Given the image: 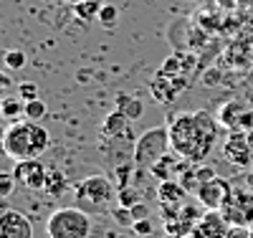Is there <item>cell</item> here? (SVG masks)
Returning <instances> with one entry per match:
<instances>
[{
  "mask_svg": "<svg viewBox=\"0 0 253 238\" xmlns=\"http://www.w3.org/2000/svg\"><path fill=\"white\" fill-rule=\"evenodd\" d=\"M167 149H170V129H167V124L144 132L134 142V165H137V170H150L155 162H160L167 155Z\"/></svg>",
  "mask_w": 253,
  "mask_h": 238,
  "instance_id": "cell-5",
  "label": "cell"
},
{
  "mask_svg": "<svg viewBox=\"0 0 253 238\" xmlns=\"http://www.w3.org/2000/svg\"><path fill=\"white\" fill-rule=\"evenodd\" d=\"M117 109L124 112L126 117H129L132 122L139 119L144 114V104L137 99V96H126V94H117Z\"/></svg>",
  "mask_w": 253,
  "mask_h": 238,
  "instance_id": "cell-17",
  "label": "cell"
},
{
  "mask_svg": "<svg viewBox=\"0 0 253 238\" xmlns=\"http://www.w3.org/2000/svg\"><path fill=\"white\" fill-rule=\"evenodd\" d=\"M0 109H3V96H0Z\"/></svg>",
  "mask_w": 253,
  "mask_h": 238,
  "instance_id": "cell-33",
  "label": "cell"
},
{
  "mask_svg": "<svg viewBox=\"0 0 253 238\" xmlns=\"http://www.w3.org/2000/svg\"><path fill=\"white\" fill-rule=\"evenodd\" d=\"M46 172H48V167L41 160H23V162L15 165L13 175L28 190H43L46 188Z\"/></svg>",
  "mask_w": 253,
  "mask_h": 238,
  "instance_id": "cell-10",
  "label": "cell"
},
{
  "mask_svg": "<svg viewBox=\"0 0 253 238\" xmlns=\"http://www.w3.org/2000/svg\"><path fill=\"white\" fill-rule=\"evenodd\" d=\"M0 117L8 122H18L26 117V101L23 99H3V109H0Z\"/></svg>",
  "mask_w": 253,
  "mask_h": 238,
  "instance_id": "cell-18",
  "label": "cell"
},
{
  "mask_svg": "<svg viewBox=\"0 0 253 238\" xmlns=\"http://www.w3.org/2000/svg\"><path fill=\"white\" fill-rule=\"evenodd\" d=\"M48 195L53 198H61V195H66L69 192V178H66V172L58 170V167H48L46 172V188H43Z\"/></svg>",
  "mask_w": 253,
  "mask_h": 238,
  "instance_id": "cell-16",
  "label": "cell"
},
{
  "mask_svg": "<svg viewBox=\"0 0 253 238\" xmlns=\"http://www.w3.org/2000/svg\"><path fill=\"white\" fill-rule=\"evenodd\" d=\"M0 238H33V223L20 210H0Z\"/></svg>",
  "mask_w": 253,
  "mask_h": 238,
  "instance_id": "cell-9",
  "label": "cell"
},
{
  "mask_svg": "<svg viewBox=\"0 0 253 238\" xmlns=\"http://www.w3.org/2000/svg\"><path fill=\"white\" fill-rule=\"evenodd\" d=\"M129 215H132V221H144V218H150V208L139 200V203H134L129 208Z\"/></svg>",
  "mask_w": 253,
  "mask_h": 238,
  "instance_id": "cell-29",
  "label": "cell"
},
{
  "mask_svg": "<svg viewBox=\"0 0 253 238\" xmlns=\"http://www.w3.org/2000/svg\"><path fill=\"white\" fill-rule=\"evenodd\" d=\"M248 106H243L241 101H228L220 106V112H218V122L220 127H228V129H238L241 124V117L246 114Z\"/></svg>",
  "mask_w": 253,
  "mask_h": 238,
  "instance_id": "cell-14",
  "label": "cell"
},
{
  "mask_svg": "<svg viewBox=\"0 0 253 238\" xmlns=\"http://www.w3.org/2000/svg\"><path fill=\"white\" fill-rule=\"evenodd\" d=\"M91 213L84 208H58L46 221V236L48 238H89L91 236Z\"/></svg>",
  "mask_w": 253,
  "mask_h": 238,
  "instance_id": "cell-4",
  "label": "cell"
},
{
  "mask_svg": "<svg viewBox=\"0 0 253 238\" xmlns=\"http://www.w3.org/2000/svg\"><path fill=\"white\" fill-rule=\"evenodd\" d=\"M48 114V106L41 101V99H31V101H26V119H31V122H41Z\"/></svg>",
  "mask_w": 253,
  "mask_h": 238,
  "instance_id": "cell-20",
  "label": "cell"
},
{
  "mask_svg": "<svg viewBox=\"0 0 253 238\" xmlns=\"http://www.w3.org/2000/svg\"><path fill=\"white\" fill-rule=\"evenodd\" d=\"M230 192H233V188H230V183L228 180H223V178H213V180H208V183H203L198 190H195V200L205 208V210H220L225 203H228V198H230Z\"/></svg>",
  "mask_w": 253,
  "mask_h": 238,
  "instance_id": "cell-8",
  "label": "cell"
},
{
  "mask_svg": "<svg viewBox=\"0 0 253 238\" xmlns=\"http://www.w3.org/2000/svg\"><path fill=\"white\" fill-rule=\"evenodd\" d=\"M91 3H99V5H104V3H107V0H91Z\"/></svg>",
  "mask_w": 253,
  "mask_h": 238,
  "instance_id": "cell-32",
  "label": "cell"
},
{
  "mask_svg": "<svg viewBox=\"0 0 253 238\" xmlns=\"http://www.w3.org/2000/svg\"><path fill=\"white\" fill-rule=\"evenodd\" d=\"M177 160H182V157H172V155H165L160 162H155L152 167H150V175L157 180V183H162V180H172V175H180V170L182 167H177Z\"/></svg>",
  "mask_w": 253,
  "mask_h": 238,
  "instance_id": "cell-15",
  "label": "cell"
},
{
  "mask_svg": "<svg viewBox=\"0 0 253 238\" xmlns=\"http://www.w3.org/2000/svg\"><path fill=\"white\" fill-rule=\"evenodd\" d=\"M223 157L233 167H251L253 165V144L243 129H230V135L223 142Z\"/></svg>",
  "mask_w": 253,
  "mask_h": 238,
  "instance_id": "cell-7",
  "label": "cell"
},
{
  "mask_svg": "<svg viewBox=\"0 0 253 238\" xmlns=\"http://www.w3.org/2000/svg\"><path fill=\"white\" fill-rule=\"evenodd\" d=\"M117 195H119V190H117L114 180L107 175H89L74 188V203L86 213L109 210V205L114 203Z\"/></svg>",
  "mask_w": 253,
  "mask_h": 238,
  "instance_id": "cell-3",
  "label": "cell"
},
{
  "mask_svg": "<svg viewBox=\"0 0 253 238\" xmlns=\"http://www.w3.org/2000/svg\"><path fill=\"white\" fill-rule=\"evenodd\" d=\"M218 117L208 109L182 112L167 119L170 149L185 162H205L218 142Z\"/></svg>",
  "mask_w": 253,
  "mask_h": 238,
  "instance_id": "cell-1",
  "label": "cell"
},
{
  "mask_svg": "<svg viewBox=\"0 0 253 238\" xmlns=\"http://www.w3.org/2000/svg\"><path fill=\"white\" fill-rule=\"evenodd\" d=\"M10 86H13V81H10L8 71H0V92H3V89H10Z\"/></svg>",
  "mask_w": 253,
  "mask_h": 238,
  "instance_id": "cell-30",
  "label": "cell"
},
{
  "mask_svg": "<svg viewBox=\"0 0 253 238\" xmlns=\"http://www.w3.org/2000/svg\"><path fill=\"white\" fill-rule=\"evenodd\" d=\"M152 231H155L152 218H144V221H134L132 223V233L134 236H152Z\"/></svg>",
  "mask_w": 253,
  "mask_h": 238,
  "instance_id": "cell-27",
  "label": "cell"
},
{
  "mask_svg": "<svg viewBox=\"0 0 253 238\" xmlns=\"http://www.w3.org/2000/svg\"><path fill=\"white\" fill-rule=\"evenodd\" d=\"M99 10H101V5L99 3H91V0H79V3L74 5V15L79 20H84V23H89V20L99 18Z\"/></svg>",
  "mask_w": 253,
  "mask_h": 238,
  "instance_id": "cell-19",
  "label": "cell"
},
{
  "mask_svg": "<svg viewBox=\"0 0 253 238\" xmlns=\"http://www.w3.org/2000/svg\"><path fill=\"white\" fill-rule=\"evenodd\" d=\"M225 221L230 226H253V195L248 190H236L230 192L228 203L220 208Z\"/></svg>",
  "mask_w": 253,
  "mask_h": 238,
  "instance_id": "cell-6",
  "label": "cell"
},
{
  "mask_svg": "<svg viewBox=\"0 0 253 238\" xmlns=\"http://www.w3.org/2000/svg\"><path fill=\"white\" fill-rule=\"evenodd\" d=\"M223 238H253V228L251 226H230Z\"/></svg>",
  "mask_w": 253,
  "mask_h": 238,
  "instance_id": "cell-28",
  "label": "cell"
},
{
  "mask_svg": "<svg viewBox=\"0 0 253 238\" xmlns=\"http://www.w3.org/2000/svg\"><path fill=\"white\" fill-rule=\"evenodd\" d=\"M99 137H129V140H134L132 137V119L126 117L124 112L114 109L112 114L104 117Z\"/></svg>",
  "mask_w": 253,
  "mask_h": 238,
  "instance_id": "cell-11",
  "label": "cell"
},
{
  "mask_svg": "<svg viewBox=\"0 0 253 238\" xmlns=\"http://www.w3.org/2000/svg\"><path fill=\"white\" fill-rule=\"evenodd\" d=\"M117 18H119V10H117V5H101V10H99V23L104 26V28H112V26H117Z\"/></svg>",
  "mask_w": 253,
  "mask_h": 238,
  "instance_id": "cell-22",
  "label": "cell"
},
{
  "mask_svg": "<svg viewBox=\"0 0 253 238\" xmlns=\"http://www.w3.org/2000/svg\"><path fill=\"white\" fill-rule=\"evenodd\" d=\"M195 228L200 231L203 238H223V236L228 233L230 223L225 221L223 210H205L203 218H200V223H198Z\"/></svg>",
  "mask_w": 253,
  "mask_h": 238,
  "instance_id": "cell-12",
  "label": "cell"
},
{
  "mask_svg": "<svg viewBox=\"0 0 253 238\" xmlns=\"http://www.w3.org/2000/svg\"><path fill=\"white\" fill-rule=\"evenodd\" d=\"M117 200H119V205L122 208H132L134 203H139V195L134 190H129V188H124V190H119V195H117Z\"/></svg>",
  "mask_w": 253,
  "mask_h": 238,
  "instance_id": "cell-25",
  "label": "cell"
},
{
  "mask_svg": "<svg viewBox=\"0 0 253 238\" xmlns=\"http://www.w3.org/2000/svg\"><path fill=\"white\" fill-rule=\"evenodd\" d=\"M167 238H190V236H175V233H167Z\"/></svg>",
  "mask_w": 253,
  "mask_h": 238,
  "instance_id": "cell-31",
  "label": "cell"
},
{
  "mask_svg": "<svg viewBox=\"0 0 253 238\" xmlns=\"http://www.w3.org/2000/svg\"><path fill=\"white\" fill-rule=\"evenodd\" d=\"M3 63H5V69H10V71H20V69L26 66V53L18 51V48H13V51H8V53L3 56Z\"/></svg>",
  "mask_w": 253,
  "mask_h": 238,
  "instance_id": "cell-21",
  "label": "cell"
},
{
  "mask_svg": "<svg viewBox=\"0 0 253 238\" xmlns=\"http://www.w3.org/2000/svg\"><path fill=\"white\" fill-rule=\"evenodd\" d=\"M15 185H18L15 175H8V172H0V198H8V195H13Z\"/></svg>",
  "mask_w": 253,
  "mask_h": 238,
  "instance_id": "cell-23",
  "label": "cell"
},
{
  "mask_svg": "<svg viewBox=\"0 0 253 238\" xmlns=\"http://www.w3.org/2000/svg\"><path fill=\"white\" fill-rule=\"evenodd\" d=\"M157 200H160V205H180V203H185L187 200V190L182 188V183L180 180H162V183H157Z\"/></svg>",
  "mask_w": 253,
  "mask_h": 238,
  "instance_id": "cell-13",
  "label": "cell"
},
{
  "mask_svg": "<svg viewBox=\"0 0 253 238\" xmlns=\"http://www.w3.org/2000/svg\"><path fill=\"white\" fill-rule=\"evenodd\" d=\"M0 147H3V152L15 162L38 160L43 152H48L51 135L41 122H31V119L23 117L18 122H10V127H5Z\"/></svg>",
  "mask_w": 253,
  "mask_h": 238,
  "instance_id": "cell-2",
  "label": "cell"
},
{
  "mask_svg": "<svg viewBox=\"0 0 253 238\" xmlns=\"http://www.w3.org/2000/svg\"><path fill=\"white\" fill-rule=\"evenodd\" d=\"M160 74L165 76H180V56H172V58H165Z\"/></svg>",
  "mask_w": 253,
  "mask_h": 238,
  "instance_id": "cell-26",
  "label": "cell"
},
{
  "mask_svg": "<svg viewBox=\"0 0 253 238\" xmlns=\"http://www.w3.org/2000/svg\"><path fill=\"white\" fill-rule=\"evenodd\" d=\"M18 89V96L23 99V101H31V99H38V86L33 81H23V84H18L15 86Z\"/></svg>",
  "mask_w": 253,
  "mask_h": 238,
  "instance_id": "cell-24",
  "label": "cell"
}]
</instances>
